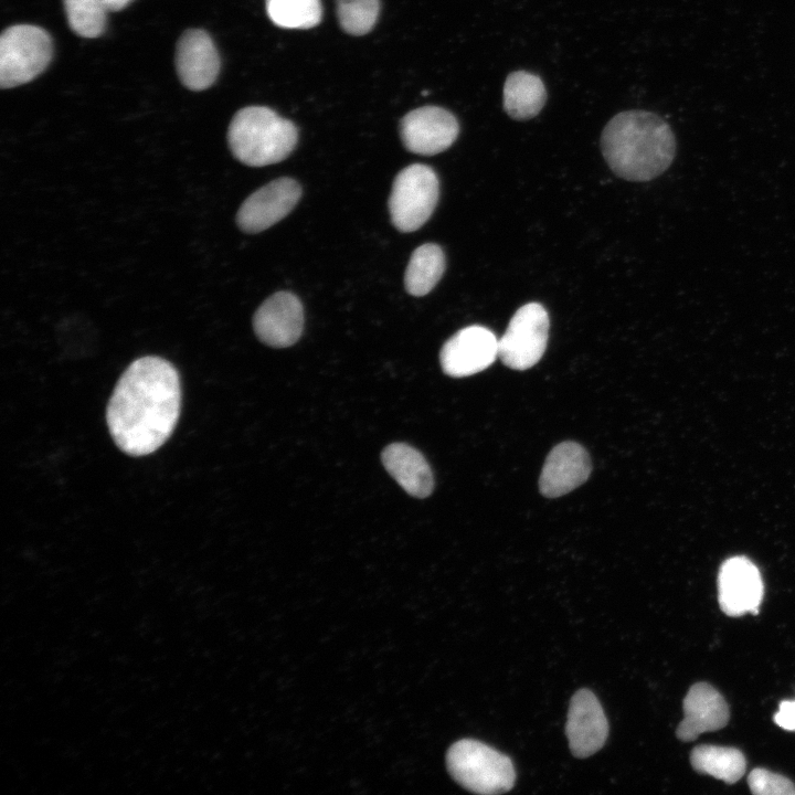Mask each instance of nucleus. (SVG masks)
Here are the masks:
<instances>
[{
	"mask_svg": "<svg viewBox=\"0 0 795 795\" xmlns=\"http://www.w3.org/2000/svg\"><path fill=\"white\" fill-rule=\"evenodd\" d=\"M298 130L294 123L264 106L240 109L232 118L227 141L233 156L250 167H264L287 158Z\"/></svg>",
	"mask_w": 795,
	"mask_h": 795,
	"instance_id": "obj_3",
	"label": "nucleus"
},
{
	"mask_svg": "<svg viewBox=\"0 0 795 795\" xmlns=\"http://www.w3.org/2000/svg\"><path fill=\"white\" fill-rule=\"evenodd\" d=\"M70 28L80 36L97 38L106 26L107 9L100 0H63Z\"/></svg>",
	"mask_w": 795,
	"mask_h": 795,
	"instance_id": "obj_22",
	"label": "nucleus"
},
{
	"mask_svg": "<svg viewBox=\"0 0 795 795\" xmlns=\"http://www.w3.org/2000/svg\"><path fill=\"white\" fill-rule=\"evenodd\" d=\"M49 33L31 24H15L0 38V85L11 88L32 81L52 59Z\"/></svg>",
	"mask_w": 795,
	"mask_h": 795,
	"instance_id": "obj_5",
	"label": "nucleus"
},
{
	"mask_svg": "<svg viewBox=\"0 0 795 795\" xmlns=\"http://www.w3.org/2000/svg\"><path fill=\"white\" fill-rule=\"evenodd\" d=\"M381 458L388 473L409 495L416 498L431 495L433 474L417 449L404 443H393L384 448Z\"/></svg>",
	"mask_w": 795,
	"mask_h": 795,
	"instance_id": "obj_17",
	"label": "nucleus"
},
{
	"mask_svg": "<svg viewBox=\"0 0 795 795\" xmlns=\"http://www.w3.org/2000/svg\"><path fill=\"white\" fill-rule=\"evenodd\" d=\"M176 66L182 84L191 91L210 87L220 72V56L210 35L200 29L186 31L177 45Z\"/></svg>",
	"mask_w": 795,
	"mask_h": 795,
	"instance_id": "obj_14",
	"label": "nucleus"
},
{
	"mask_svg": "<svg viewBox=\"0 0 795 795\" xmlns=\"http://www.w3.org/2000/svg\"><path fill=\"white\" fill-rule=\"evenodd\" d=\"M303 327V305L297 296L288 292H278L268 297L253 317L255 335L273 348L293 346L299 339Z\"/></svg>",
	"mask_w": 795,
	"mask_h": 795,
	"instance_id": "obj_12",
	"label": "nucleus"
},
{
	"mask_svg": "<svg viewBox=\"0 0 795 795\" xmlns=\"http://www.w3.org/2000/svg\"><path fill=\"white\" fill-rule=\"evenodd\" d=\"M266 12L284 29H309L321 21L320 0H266Z\"/></svg>",
	"mask_w": 795,
	"mask_h": 795,
	"instance_id": "obj_21",
	"label": "nucleus"
},
{
	"mask_svg": "<svg viewBox=\"0 0 795 795\" xmlns=\"http://www.w3.org/2000/svg\"><path fill=\"white\" fill-rule=\"evenodd\" d=\"M692 767L702 774L711 775L728 784L739 781L746 767L743 753L734 748L699 745L690 754Z\"/></svg>",
	"mask_w": 795,
	"mask_h": 795,
	"instance_id": "obj_20",
	"label": "nucleus"
},
{
	"mask_svg": "<svg viewBox=\"0 0 795 795\" xmlns=\"http://www.w3.org/2000/svg\"><path fill=\"white\" fill-rule=\"evenodd\" d=\"M502 96L504 109L509 117L527 120L540 113L547 100V91L538 75L516 71L506 78Z\"/></svg>",
	"mask_w": 795,
	"mask_h": 795,
	"instance_id": "obj_18",
	"label": "nucleus"
},
{
	"mask_svg": "<svg viewBox=\"0 0 795 795\" xmlns=\"http://www.w3.org/2000/svg\"><path fill=\"white\" fill-rule=\"evenodd\" d=\"M445 271L443 250L433 243L418 246L409 261L404 285L406 292L416 297L428 294Z\"/></svg>",
	"mask_w": 795,
	"mask_h": 795,
	"instance_id": "obj_19",
	"label": "nucleus"
},
{
	"mask_svg": "<svg viewBox=\"0 0 795 795\" xmlns=\"http://www.w3.org/2000/svg\"><path fill=\"white\" fill-rule=\"evenodd\" d=\"M180 406L181 385L174 365L156 356L138 358L123 372L108 401L110 436L127 455L151 454L172 434Z\"/></svg>",
	"mask_w": 795,
	"mask_h": 795,
	"instance_id": "obj_1",
	"label": "nucleus"
},
{
	"mask_svg": "<svg viewBox=\"0 0 795 795\" xmlns=\"http://www.w3.org/2000/svg\"><path fill=\"white\" fill-rule=\"evenodd\" d=\"M775 723L788 731L795 730V700L782 701L778 711L774 714Z\"/></svg>",
	"mask_w": 795,
	"mask_h": 795,
	"instance_id": "obj_25",
	"label": "nucleus"
},
{
	"mask_svg": "<svg viewBox=\"0 0 795 795\" xmlns=\"http://www.w3.org/2000/svg\"><path fill=\"white\" fill-rule=\"evenodd\" d=\"M458 132L456 117L437 106L416 108L400 123L404 147L417 155L433 156L446 150L456 140Z\"/></svg>",
	"mask_w": 795,
	"mask_h": 795,
	"instance_id": "obj_8",
	"label": "nucleus"
},
{
	"mask_svg": "<svg viewBox=\"0 0 795 795\" xmlns=\"http://www.w3.org/2000/svg\"><path fill=\"white\" fill-rule=\"evenodd\" d=\"M380 11L379 0H337V13L342 30L363 35L372 30Z\"/></svg>",
	"mask_w": 795,
	"mask_h": 795,
	"instance_id": "obj_23",
	"label": "nucleus"
},
{
	"mask_svg": "<svg viewBox=\"0 0 795 795\" xmlns=\"http://www.w3.org/2000/svg\"><path fill=\"white\" fill-rule=\"evenodd\" d=\"M683 719L677 728L679 740L688 742L701 733L724 728L730 710L722 695L707 682L695 683L683 699Z\"/></svg>",
	"mask_w": 795,
	"mask_h": 795,
	"instance_id": "obj_16",
	"label": "nucleus"
},
{
	"mask_svg": "<svg viewBox=\"0 0 795 795\" xmlns=\"http://www.w3.org/2000/svg\"><path fill=\"white\" fill-rule=\"evenodd\" d=\"M498 357V339L486 327L474 325L453 335L443 346L441 367L449 377L464 378L487 369Z\"/></svg>",
	"mask_w": 795,
	"mask_h": 795,
	"instance_id": "obj_9",
	"label": "nucleus"
},
{
	"mask_svg": "<svg viewBox=\"0 0 795 795\" xmlns=\"http://www.w3.org/2000/svg\"><path fill=\"white\" fill-rule=\"evenodd\" d=\"M300 195L301 189L297 181L290 178L276 179L242 203L236 214V224L250 234L267 230L295 208Z\"/></svg>",
	"mask_w": 795,
	"mask_h": 795,
	"instance_id": "obj_10",
	"label": "nucleus"
},
{
	"mask_svg": "<svg viewBox=\"0 0 795 795\" xmlns=\"http://www.w3.org/2000/svg\"><path fill=\"white\" fill-rule=\"evenodd\" d=\"M750 791L756 795H794L795 785L787 777L765 768H754L748 778Z\"/></svg>",
	"mask_w": 795,
	"mask_h": 795,
	"instance_id": "obj_24",
	"label": "nucleus"
},
{
	"mask_svg": "<svg viewBox=\"0 0 795 795\" xmlns=\"http://www.w3.org/2000/svg\"><path fill=\"white\" fill-rule=\"evenodd\" d=\"M590 456L575 442L558 444L549 453L543 465L539 488L548 498L565 495L585 483L591 474Z\"/></svg>",
	"mask_w": 795,
	"mask_h": 795,
	"instance_id": "obj_15",
	"label": "nucleus"
},
{
	"mask_svg": "<svg viewBox=\"0 0 795 795\" xmlns=\"http://www.w3.org/2000/svg\"><path fill=\"white\" fill-rule=\"evenodd\" d=\"M565 733L575 757H587L606 742L608 722L596 696L589 689L576 691L570 702Z\"/></svg>",
	"mask_w": 795,
	"mask_h": 795,
	"instance_id": "obj_13",
	"label": "nucleus"
},
{
	"mask_svg": "<svg viewBox=\"0 0 795 795\" xmlns=\"http://www.w3.org/2000/svg\"><path fill=\"white\" fill-rule=\"evenodd\" d=\"M107 11H119L127 7L132 0H100Z\"/></svg>",
	"mask_w": 795,
	"mask_h": 795,
	"instance_id": "obj_26",
	"label": "nucleus"
},
{
	"mask_svg": "<svg viewBox=\"0 0 795 795\" xmlns=\"http://www.w3.org/2000/svg\"><path fill=\"white\" fill-rule=\"evenodd\" d=\"M549 315L538 303L520 307L498 340V357L510 369L523 371L542 358L549 338Z\"/></svg>",
	"mask_w": 795,
	"mask_h": 795,
	"instance_id": "obj_7",
	"label": "nucleus"
},
{
	"mask_svg": "<svg viewBox=\"0 0 795 795\" xmlns=\"http://www.w3.org/2000/svg\"><path fill=\"white\" fill-rule=\"evenodd\" d=\"M602 153L611 170L628 181H649L672 162L676 138L657 114L627 110L615 115L601 136Z\"/></svg>",
	"mask_w": 795,
	"mask_h": 795,
	"instance_id": "obj_2",
	"label": "nucleus"
},
{
	"mask_svg": "<svg viewBox=\"0 0 795 795\" xmlns=\"http://www.w3.org/2000/svg\"><path fill=\"white\" fill-rule=\"evenodd\" d=\"M764 593L759 569L745 556L725 560L718 574V598L721 611L738 617L756 615Z\"/></svg>",
	"mask_w": 795,
	"mask_h": 795,
	"instance_id": "obj_11",
	"label": "nucleus"
},
{
	"mask_svg": "<svg viewBox=\"0 0 795 795\" xmlns=\"http://www.w3.org/2000/svg\"><path fill=\"white\" fill-rule=\"evenodd\" d=\"M439 195L436 173L425 165L404 168L395 177L389 199L393 225L401 232L420 229L432 215Z\"/></svg>",
	"mask_w": 795,
	"mask_h": 795,
	"instance_id": "obj_6",
	"label": "nucleus"
},
{
	"mask_svg": "<svg viewBox=\"0 0 795 795\" xmlns=\"http://www.w3.org/2000/svg\"><path fill=\"white\" fill-rule=\"evenodd\" d=\"M452 777L477 794H500L512 788L516 772L511 760L494 748L473 739L455 742L446 755Z\"/></svg>",
	"mask_w": 795,
	"mask_h": 795,
	"instance_id": "obj_4",
	"label": "nucleus"
}]
</instances>
